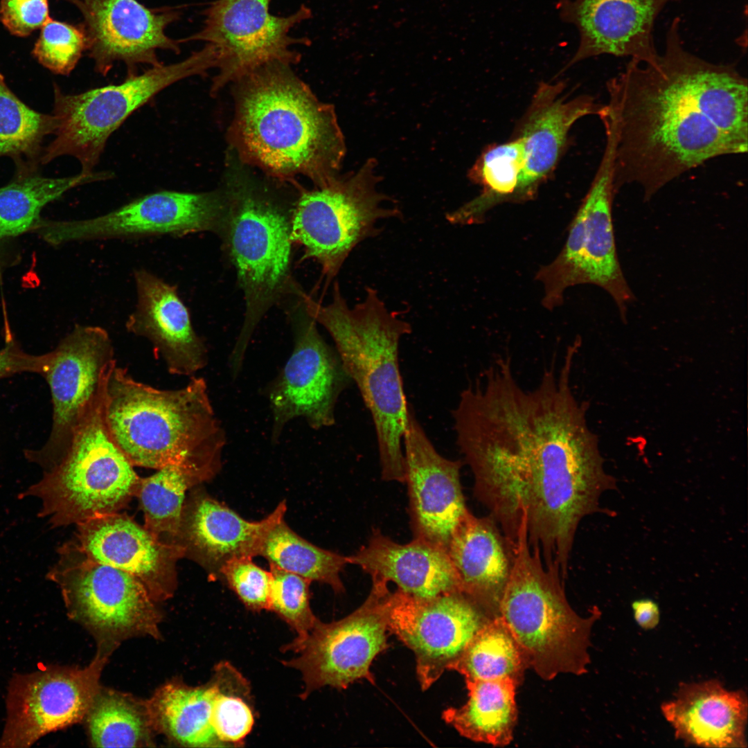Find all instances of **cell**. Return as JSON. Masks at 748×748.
Masks as SVG:
<instances>
[{"instance_id": "52a82bcc", "label": "cell", "mask_w": 748, "mask_h": 748, "mask_svg": "<svg viewBox=\"0 0 748 748\" xmlns=\"http://www.w3.org/2000/svg\"><path fill=\"white\" fill-rule=\"evenodd\" d=\"M105 380L66 450L42 469L39 481L19 495L39 499L38 516L51 527L118 513L136 496L141 478L111 438L105 422Z\"/></svg>"}, {"instance_id": "b9f144b4", "label": "cell", "mask_w": 748, "mask_h": 748, "mask_svg": "<svg viewBox=\"0 0 748 748\" xmlns=\"http://www.w3.org/2000/svg\"><path fill=\"white\" fill-rule=\"evenodd\" d=\"M253 716L248 704L235 695L222 693L215 697L211 724L219 740L228 744L242 743L253 724Z\"/></svg>"}, {"instance_id": "6da1fadb", "label": "cell", "mask_w": 748, "mask_h": 748, "mask_svg": "<svg viewBox=\"0 0 748 748\" xmlns=\"http://www.w3.org/2000/svg\"><path fill=\"white\" fill-rule=\"evenodd\" d=\"M576 353L522 388L500 357L460 394L452 411L456 443L474 479V493L514 546L522 517L532 549L562 578L580 522L606 513L602 494L616 488L604 470L589 404L571 386Z\"/></svg>"}, {"instance_id": "4dcf8cb0", "label": "cell", "mask_w": 748, "mask_h": 748, "mask_svg": "<svg viewBox=\"0 0 748 748\" xmlns=\"http://www.w3.org/2000/svg\"><path fill=\"white\" fill-rule=\"evenodd\" d=\"M468 700L443 712V719L463 737L493 746H506L513 738L518 685L510 678L465 682Z\"/></svg>"}, {"instance_id": "d6986e66", "label": "cell", "mask_w": 748, "mask_h": 748, "mask_svg": "<svg viewBox=\"0 0 748 748\" xmlns=\"http://www.w3.org/2000/svg\"><path fill=\"white\" fill-rule=\"evenodd\" d=\"M490 618L460 591L421 600L398 589L390 596L388 628L413 652L418 679L427 690L452 670Z\"/></svg>"}, {"instance_id": "60d3db41", "label": "cell", "mask_w": 748, "mask_h": 748, "mask_svg": "<svg viewBox=\"0 0 748 748\" xmlns=\"http://www.w3.org/2000/svg\"><path fill=\"white\" fill-rule=\"evenodd\" d=\"M252 558H234L220 571L229 587L250 609H269L271 573L253 562Z\"/></svg>"}, {"instance_id": "9a60e30c", "label": "cell", "mask_w": 748, "mask_h": 748, "mask_svg": "<svg viewBox=\"0 0 748 748\" xmlns=\"http://www.w3.org/2000/svg\"><path fill=\"white\" fill-rule=\"evenodd\" d=\"M225 197L217 192L163 190L142 195L95 217L72 221L41 220L36 231L54 245L73 241L219 234Z\"/></svg>"}, {"instance_id": "f6af8a7d", "label": "cell", "mask_w": 748, "mask_h": 748, "mask_svg": "<svg viewBox=\"0 0 748 748\" xmlns=\"http://www.w3.org/2000/svg\"><path fill=\"white\" fill-rule=\"evenodd\" d=\"M634 616L638 625L644 629L655 627L659 621V608L651 599L643 598L632 603Z\"/></svg>"}, {"instance_id": "ab89813d", "label": "cell", "mask_w": 748, "mask_h": 748, "mask_svg": "<svg viewBox=\"0 0 748 748\" xmlns=\"http://www.w3.org/2000/svg\"><path fill=\"white\" fill-rule=\"evenodd\" d=\"M271 585L269 609L276 612L298 634L305 637L319 621L310 605V580L269 563Z\"/></svg>"}, {"instance_id": "d4e9b609", "label": "cell", "mask_w": 748, "mask_h": 748, "mask_svg": "<svg viewBox=\"0 0 748 748\" xmlns=\"http://www.w3.org/2000/svg\"><path fill=\"white\" fill-rule=\"evenodd\" d=\"M134 279L136 303L125 328L150 341L170 374L193 376L207 365L208 350L177 286L144 268L134 271Z\"/></svg>"}, {"instance_id": "e0dca14e", "label": "cell", "mask_w": 748, "mask_h": 748, "mask_svg": "<svg viewBox=\"0 0 748 748\" xmlns=\"http://www.w3.org/2000/svg\"><path fill=\"white\" fill-rule=\"evenodd\" d=\"M42 375L50 389L53 419L46 443L27 449L26 459L42 469L67 448L73 432L98 395L107 374L116 362L112 341L102 327L77 324L48 353Z\"/></svg>"}, {"instance_id": "44dd1931", "label": "cell", "mask_w": 748, "mask_h": 748, "mask_svg": "<svg viewBox=\"0 0 748 748\" xmlns=\"http://www.w3.org/2000/svg\"><path fill=\"white\" fill-rule=\"evenodd\" d=\"M403 447L413 537L447 552L456 530L470 511L461 483L463 462L437 452L410 406Z\"/></svg>"}, {"instance_id": "8992f818", "label": "cell", "mask_w": 748, "mask_h": 748, "mask_svg": "<svg viewBox=\"0 0 748 748\" xmlns=\"http://www.w3.org/2000/svg\"><path fill=\"white\" fill-rule=\"evenodd\" d=\"M513 565L499 607L522 648L528 667L544 680L559 674L586 673L590 634L601 614L593 607L582 617L569 605L557 567H546L539 548L531 549L521 523Z\"/></svg>"}, {"instance_id": "d6a6232c", "label": "cell", "mask_w": 748, "mask_h": 748, "mask_svg": "<svg viewBox=\"0 0 748 748\" xmlns=\"http://www.w3.org/2000/svg\"><path fill=\"white\" fill-rule=\"evenodd\" d=\"M55 117L38 112L21 100L0 73V157L10 158L17 174L39 171L44 139L53 134Z\"/></svg>"}, {"instance_id": "7bdbcfd3", "label": "cell", "mask_w": 748, "mask_h": 748, "mask_svg": "<svg viewBox=\"0 0 748 748\" xmlns=\"http://www.w3.org/2000/svg\"><path fill=\"white\" fill-rule=\"evenodd\" d=\"M50 18L48 0H0V21L15 36L30 35Z\"/></svg>"}, {"instance_id": "4316f807", "label": "cell", "mask_w": 748, "mask_h": 748, "mask_svg": "<svg viewBox=\"0 0 748 748\" xmlns=\"http://www.w3.org/2000/svg\"><path fill=\"white\" fill-rule=\"evenodd\" d=\"M460 591L490 618L499 615L513 551L491 516L470 511L456 530L447 550Z\"/></svg>"}, {"instance_id": "f35d334b", "label": "cell", "mask_w": 748, "mask_h": 748, "mask_svg": "<svg viewBox=\"0 0 748 748\" xmlns=\"http://www.w3.org/2000/svg\"><path fill=\"white\" fill-rule=\"evenodd\" d=\"M87 50V39L82 24L74 25L51 17L40 28L33 55L51 72L68 75Z\"/></svg>"}, {"instance_id": "f1b7e54d", "label": "cell", "mask_w": 748, "mask_h": 748, "mask_svg": "<svg viewBox=\"0 0 748 748\" xmlns=\"http://www.w3.org/2000/svg\"><path fill=\"white\" fill-rule=\"evenodd\" d=\"M662 713L675 736L705 747H746L747 700L742 691H729L716 680L682 684Z\"/></svg>"}, {"instance_id": "2e32d148", "label": "cell", "mask_w": 748, "mask_h": 748, "mask_svg": "<svg viewBox=\"0 0 748 748\" xmlns=\"http://www.w3.org/2000/svg\"><path fill=\"white\" fill-rule=\"evenodd\" d=\"M291 316L293 350L267 391L273 443L296 418L314 430L332 426L338 399L352 382L337 351L322 338L305 310Z\"/></svg>"}, {"instance_id": "ffe728a7", "label": "cell", "mask_w": 748, "mask_h": 748, "mask_svg": "<svg viewBox=\"0 0 748 748\" xmlns=\"http://www.w3.org/2000/svg\"><path fill=\"white\" fill-rule=\"evenodd\" d=\"M82 15L89 57L96 72L105 76L116 62H123L127 76L141 64H163L158 51L181 52L180 42L166 34L178 21L181 7L149 8L138 0H65Z\"/></svg>"}, {"instance_id": "ee69618b", "label": "cell", "mask_w": 748, "mask_h": 748, "mask_svg": "<svg viewBox=\"0 0 748 748\" xmlns=\"http://www.w3.org/2000/svg\"><path fill=\"white\" fill-rule=\"evenodd\" d=\"M48 361V353L43 355L26 353L17 342L10 330L6 328L5 345L0 350V379L23 373L43 375Z\"/></svg>"}, {"instance_id": "f546056e", "label": "cell", "mask_w": 748, "mask_h": 748, "mask_svg": "<svg viewBox=\"0 0 748 748\" xmlns=\"http://www.w3.org/2000/svg\"><path fill=\"white\" fill-rule=\"evenodd\" d=\"M217 684L189 687L177 683L161 687L146 703L153 729L187 747H225L211 724Z\"/></svg>"}, {"instance_id": "74e56055", "label": "cell", "mask_w": 748, "mask_h": 748, "mask_svg": "<svg viewBox=\"0 0 748 748\" xmlns=\"http://www.w3.org/2000/svg\"><path fill=\"white\" fill-rule=\"evenodd\" d=\"M91 742L98 747L150 745L153 729L146 704L112 691L99 689L85 717Z\"/></svg>"}, {"instance_id": "7a4b0ae2", "label": "cell", "mask_w": 748, "mask_h": 748, "mask_svg": "<svg viewBox=\"0 0 748 748\" xmlns=\"http://www.w3.org/2000/svg\"><path fill=\"white\" fill-rule=\"evenodd\" d=\"M680 24L671 21L661 53L630 59L607 83L616 193L636 184L649 201L705 162L747 152V79L688 51Z\"/></svg>"}, {"instance_id": "5bb4252c", "label": "cell", "mask_w": 748, "mask_h": 748, "mask_svg": "<svg viewBox=\"0 0 748 748\" xmlns=\"http://www.w3.org/2000/svg\"><path fill=\"white\" fill-rule=\"evenodd\" d=\"M387 585L372 579L368 597L353 613L330 623L319 621L305 637L287 645V650L299 653L285 664L301 673L303 697L325 686L345 688L359 679L374 683L371 664L388 646L391 592Z\"/></svg>"}, {"instance_id": "277c9868", "label": "cell", "mask_w": 748, "mask_h": 748, "mask_svg": "<svg viewBox=\"0 0 748 748\" xmlns=\"http://www.w3.org/2000/svg\"><path fill=\"white\" fill-rule=\"evenodd\" d=\"M103 413L111 438L133 466L181 465L212 478L221 470L226 437L203 377L161 390L115 362L105 380Z\"/></svg>"}, {"instance_id": "484cf974", "label": "cell", "mask_w": 748, "mask_h": 748, "mask_svg": "<svg viewBox=\"0 0 748 748\" xmlns=\"http://www.w3.org/2000/svg\"><path fill=\"white\" fill-rule=\"evenodd\" d=\"M347 558L348 564L372 579L393 582L399 591L417 599L461 592L448 553L419 539L400 544L375 529L368 543Z\"/></svg>"}, {"instance_id": "e575fe53", "label": "cell", "mask_w": 748, "mask_h": 748, "mask_svg": "<svg viewBox=\"0 0 748 748\" xmlns=\"http://www.w3.org/2000/svg\"><path fill=\"white\" fill-rule=\"evenodd\" d=\"M528 667L522 648L499 615L478 630L452 670L462 675L465 682L510 678L519 686Z\"/></svg>"}, {"instance_id": "7402d4cb", "label": "cell", "mask_w": 748, "mask_h": 748, "mask_svg": "<svg viewBox=\"0 0 748 748\" xmlns=\"http://www.w3.org/2000/svg\"><path fill=\"white\" fill-rule=\"evenodd\" d=\"M76 526L75 541L91 558L136 578L154 601L172 596L177 587L176 565L185 556L180 545L159 540L118 513L98 515Z\"/></svg>"}, {"instance_id": "cb8c5ba5", "label": "cell", "mask_w": 748, "mask_h": 748, "mask_svg": "<svg viewBox=\"0 0 748 748\" xmlns=\"http://www.w3.org/2000/svg\"><path fill=\"white\" fill-rule=\"evenodd\" d=\"M282 501L267 517L249 522L225 504L197 490L185 500L177 539L185 556L217 578L223 565L234 558L260 555L270 529L284 518Z\"/></svg>"}, {"instance_id": "603a6c76", "label": "cell", "mask_w": 748, "mask_h": 748, "mask_svg": "<svg viewBox=\"0 0 748 748\" xmlns=\"http://www.w3.org/2000/svg\"><path fill=\"white\" fill-rule=\"evenodd\" d=\"M679 1L561 0V19L573 24L580 36L568 66L601 55L654 58L659 53L653 34L656 19L668 4Z\"/></svg>"}, {"instance_id": "7c38bea8", "label": "cell", "mask_w": 748, "mask_h": 748, "mask_svg": "<svg viewBox=\"0 0 748 748\" xmlns=\"http://www.w3.org/2000/svg\"><path fill=\"white\" fill-rule=\"evenodd\" d=\"M57 552L46 578L60 589L71 618L108 642L139 634L157 636L160 614L136 578L93 560L75 540Z\"/></svg>"}, {"instance_id": "8d00e7d4", "label": "cell", "mask_w": 748, "mask_h": 748, "mask_svg": "<svg viewBox=\"0 0 748 748\" xmlns=\"http://www.w3.org/2000/svg\"><path fill=\"white\" fill-rule=\"evenodd\" d=\"M260 555L287 571L330 585L337 593L344 591L340 574L348 564L347 556L312 544L279 520L268 532Z\"/></svg>"}, {"instance_id": "d590c367", "label": "cell", "mask_w": 748, "mask_h": 748, "mask_svg": "<svg viewBox=\"0 0 748 748\" xmlns=\"http://www.w3.org/2000/svg\"><path fill=\"white\" fill-rule=\"evenodd\" d=\"M524 165V146L519 136L487 150L471 172L483 186V193L449 213L448 221L455 224H476L497 204L517 199L519 177Z\"/></svg>"}, {"instance_id": "3957f363", "label": "cell", "mask_w": 748, "mask_h": 748, "mask_svg": "<svg viewBox=\"0 0 748 748\" xmlns=\"http://www.w3.org/2000/svg\"><path fill=\"white\" fill-rule=\"evenodd\" d=\"M274 61L238 82L233 142L244 161L281 179L337 177L346 153L334 107L319 101L291 69Z\"/></svg>"}, {"instance_id": "30bf717a", "label": "cell", "mask_w": 748, "mask_h": 748, "mask_svg": "<svg viewBox=\"0 0 748 748\" xmlns=\"http://www.w3.org/2000/svg\"><path fill=\"white\" fill-rule=\"evenodd\" d=\"M604 152L591 185L573 217L567 241L558 256L537 272L543 285V306L560 305L569 287L597 285L611 295L621 317L633 298L616 253L612 207L615 195L616 139L608 131Z\"/></svg>"}, {"instance_id": "83f0119b", "label": "cell", "mask_w": 748, "mask_h": 748, "mask_svg": "<svg viewBox=\"0 0 748 748\" xmlns=\"http://www.w3.org/2000/svg\"><path fill=\"white\" fill-rule=\"evenodd\" d=\"M562 83H542L538 87L519 136L524 146L525 165L519 177L517 199L531 197L537 185L553 169L567 136L579 118L599 117L605 105L589 96L567 100Z\"/></svg>"}, {"instance_id": "836d02e7", "label": "cell", "mask_w": 748, "mask_h": 748, "mask_svg": "<svg viewBox=\"0 0 748 748\" xmlns=\"http://www.w3.org/2000/svg\"><path fill=\"white\" fill-rule=\"evenodd\" d=\"M157 470L140 479L136 494L144 514V527L159 540L177 544L186 493L212 478L199 470L176 465Z\"/></svg>"}, {"instance_id": "9c48e42d", "label": "cell", "mask_w": 748, "mask_h": 748, "mask_svg": "<svg viewBox=\"0 0 748 748\" xmlns=\"http://www.w3.org/2000/svg\"><path fill=\"white\" fill-rule=\"evenodd\" d=\"M215 51L204 44L179 62L152 66L126 76L121 83L78 93H66L54 83L52 114L57 126L53 139L44 146L42 166L71 156L79 161L80 172H94L109 138L132 113L175 82L215 68Z\"/></svg>"}, {"instance_id": "8fae6325", "label": "cell", "mask_w": 748, "mask_h": 748, "mask_svg": "<svg viewBox=\"0 0 748 748\" xmlns=\"http://www.w3.org/2000/svg\"><path fill=\"white\" fill-rule=\"evenodd\" d=\"M376 163L369 159L357 172L303 190L292 207L293 243L303 247L305 256L315 260L329 280L359 242L378 233V221L400 215L396 208L382 206L390 199L377 190L382 178L375 174Z\"/></svg>"}, {"instance_id": "4fadbf2b", "label": "cell", "mask_w": 748, "mask_h": 748, "mask_svg": "<svg viewBox=\"0 0 748 748\" xmlns=\"http://www.w3.org/2000/svg\"><path fill=\"white\" fill-rule=\"evenodd\" d=\"M271 0H215L203 10L199 30L179 39L180 43L201 42L213 45L217 55L212 90L217 91L230 82L268 62L297 63L301 53L298 46H309L305 37H294L292 29L312 17V11L301 5L285 15L270 12Z\"/></svg>"}, {"instance_id": "ba28073f", "label": "cell", "mask_w": 748, "mask_h": 748, "mask_svg": "<svg viewBox=\"0 0 748 748\" xmlns=\"http://www.w3.org/2000/svg\"><path fill=\"white\" fill-rule=\"evenodd\" d=\"M224 196L218 235L245 301L243 325L229 360L239 367L265 314L283 296L297 291L291 276L292 208L248 185L231 186Z\"/></svg>"}, {"instance_id": "5b68a950", "label": "cell", "mask_w": 748, "mask_h": 748, "mask_svg": "<svg viewBox=\"0 0 748 748\" xmlns=\"http://www.w3.org/2000/svg\"><path fill=\"white\" fill-rule=\"evenodd\" d=\"M307 313L332 337L336 351L371 415L377 438L381 477L404 483L403 437L409 405L399 364L401 338L411 332L410 324L390 312L372 287L364 299L350 308L334 285L332 300L321 305L301 290Z\"/></svg>"}, {"instance_id": "1f68e13d", "label": "cell", "mask_w": 748, "mask_h": 748, "mask_svg": "<svg viewBox=\"0 0 748 748\" xmlns=\"http://www.w3.org/2000/svg\"><path fill=\"white\" fill-rule=\"evenodd\" d=\"M112 177L113 172L107 171L80 172L59 178L43 177L39 171L15 173L10 183L0 188V239L33 231L42 208L69 190Z\"/></svg>"}, {"instance_id": "ac0fdd59", "label": "cell", "mask_w": 748, "mask_h": 748, "mask_svg": "<svg viewBox=\"0 0 748 748\" xmlns=\"http://www.w3.org/2000/svg\"><path fill=\"white\" fill-rule=\"evenodd\" d=\"M106 657L85 668L48 666L14 676L6 699L0 747L27 748L53 731L85 718L98 692Z\"/></svg>"}]
</instances>
